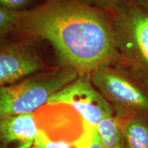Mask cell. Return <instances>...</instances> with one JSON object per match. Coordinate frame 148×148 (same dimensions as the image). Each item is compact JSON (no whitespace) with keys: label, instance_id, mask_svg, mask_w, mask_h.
<instances>
[{"label":"cell","instance_id":"9c48e42d","mask_svg":"<svg viewBox=\"0 0 148 148\" xmlns=\"http://www.w3.org/2000/svg\"><path fill=\"white\" fill-rule=\"evenodd\" d=\"M102 141L103 148H123L124 139L115 116L103 119L96 126Z\"/></svg>","mask_w":148,"mask_h":148},{"label":"cell","instance_id":"8fae6325","mask_svg":"<svg viewBox=\"0 0 148 148\" xmlns=\"http://www.w3.org/2000/svg\"><path fill=\"white\" fill-rule=\"evenodd\" d=\"M90 130L88 132L84 139L80 143H72L62 140H52L48 138L42 131L38 129V134L35 143L44 148H82L89 139Z\"/></svg>","mask_w":148,"mask_h":148},{"label":"cell","instance_id":"7a4b0ae2","mask_svg":"<svg viewBox=\"0 0 148 148\" xmlns=\"http://www.w3.org/2000/svg\"><path fill=\"white\" fill-rule=\"evenodd\" d=\"M117 63L148 92V12L127 0L111 12Z\"/></svg>","mask_w":148,"mask_h":148},{"label":"cell","instance_id":"6da1fadb","mask_svg":"<svg viewBox=\"0 0 148 148\" xmlns=\"http://www.w3.org/2000/svg\"><path fill=\"white\" fill-rule=\"evenodd\" d=\"M17 31L27 38L47 40L60 65L79 75L119 62L111 12L77 0H46L21 12Z\"/></svg>","mask_w":148,"mask_h":148},{"label":"cell","instance_id":"30bf717a","mask_svg":"<svg viewBox=\"0 0 148 148\" xmlns=\"http://www.w3.org/2000/svg\"><path fill=\"white\" fill-rule=\"evenodd\" d=\"M21 12H14L0 7V39L4 38L10 33L17 31Z\"/></svg>","mask_w":148,"mask_h":148},{"label":"cell","instance_id":"8992f818","mask_svg":"<svg viewBox=\"0 0 148 148\" xmlns=\"http://www.w3.org/2000/svg\"><path fill=\"white\" fill-rule=\"evenodd\" d=\"M35 40L0 39V86L12 84L46 70L45 64L34 47Z\"/></svg>","mask_w":148,"mask_h":148},{"label":"cell","instance_id":"277c9868","mask_svg":"<svg viewBox=\"0 0 148 148\" xmlns=\"http://www.w3.org/2000/svg\"><path fill=\"white\" fill-rule=\"evenodd\" d=\"M90 77L118 119L148 114V92L123 66L114 63L101 66Z\"/></svg>","mask_w":148,"mask_h":148},{"label":"cell","instance_id":"ba28073f","mask_svg":"<svg viewBox=\"0 0 148 148\" xmlns=\"http://www.w3.org/2000/svg\"><path fill=\"white\" fill-rule=\"evenodd\" d=\"M119 121L127 148H148V123L143 115L129 116Z\"/></svg>","mask_w":148,"mask_h":148},{"label":"cell","instance_id":"e0dca14e","mask_svg":"<svg viewBox=\"0 0 148 148\" xmlns=\"http://www.w3.org/2000/svg\"><path fill=\"white\" fill-rule=\"evenodd\" d=\"M43 1H46V0H43Z\"/></svg>","mask_w":148,"mask_h":148},{"label":"cell","instance_id":"2e32d148","mask_svg":"<svg viewBox=\"0 0 148 148\" xmlns=\"http://www.w3.org/2000/svg\"><path fill=\"white\" fill-rule=\"evenodd\" d=\"M29 148H44L43 147H42V146H40L39 145H37V144L34 143V145H32V147H29Z\"/></svg>","mask_w":148,"mask_h":148},{"label":"cell","instance_id":"7c38bea8","mask_svg":"<svg viewBox=\"0 0 148 148\" xmlns=\"http://www.w3.org/2000/svg\"><path fill=\"white\" fill-rule=\"evenodd\" d=\"M36 0H0V7L14 12H24L34 7Z\"/></svg>","mask_w":148,"mask_h":148},{"label":"cell","instance_id":"52a82bcc","mask_svg":"<svg viewBox=\"0 0 148 148\" xmlns=\"http://www.w3.org/2000/svg\"><path fill=\"white\" fill-rule=\"evenodd\" d=\"M38 132L34 113L0 118V147H31L36 142Z\"/></svg>","mask_w":148,"mask_h":148},{"label":"cell","instance_id":"5b68a950","mask_svg":"<svg viewBox=\"0 0 148 148\" xmlns=\"http://www.w3.org/2000/svg\"><path fill=\"white\" fill-rule=\"evenodd\" d=\"M56 103L71 107L93 127L103 119L114 115L111 105L92 84L90 73L79 75L51 96L47 104Z\"/></svg>","mask_w":148,"mask_h":148},{"label":"cell","instance_id":"3957f363","mask_svg":"<svg viewBox=\"0 0 148 148\" xmlns=\"http://www.w3.org/2000/svg\"><path fill=\"white\" fill-rule=\"evenodd\" d=\"M78 75L77 71L69 66L59 65L0 86V118L34 113Z\"/></svg>","mask_w":148,"mask_h":148},{"label":"cell","instance_id":"5bb4252c","mask_svg":"<svg viewBox=\"0 0 148 148\" xmlns=\"http://www.w3.org/2000/svg\"><path fill=\"white\" fill-rule=\"evenodd\" d=\"M82 148H103L100 135L96 127H93L89 139Z\"/></svg>","mask_w":148,"mask_h":148},{"label":"cell","instance_id":"4fadbf2b","mask_svg":"<svg viewBox=\"0 0 148 148\" xmlns=\"http://www.w3.org/2000/svg\"><path fill=\"white\" fill-rule=\"evenodd\" d=\"M77 1L93 8L112 12L116 7L124 3L127 0H77Z\"/></svg>","mask_w":148,"mask_h":148},{"label":"cell","instance_id":"9a60e30c","mask_svg":"<svg viewBox=\"0 0 148 148\" xmlns=\"http://www.w3.org/2000/svg\"><path fill=\"white\" fill-rule=\"evenodd\" d=\"M138 5L143 8L144 10L148 12V0H134Z\"/></svg>","mask_w":148,"mask_h":148}]
</instances>
